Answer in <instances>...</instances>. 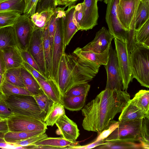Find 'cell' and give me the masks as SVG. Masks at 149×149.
<instances>
[{
    "label": "cell",
    "mask_w": 149,
    "mask_h": 149,
    "mask_svg": "<svg viewBox=\"0 0 149 149\" xmlns=\"http://www.w3.org/2000/svg\"><path fill=\"white\" fill-rule=\"evenodd\" d=\"M130 99L127 91L105 88L81 109L83 129L98 135L109 127L111 120Z\"/></svg>",
    "instance_id": "6da1fadb"
},
{
    "label": "cell",
    "mask_w": 149,
    "mask_h": 149,
    "mask_svg": "<svg viewBox=\"0 0 149 149\" xmlns=\"http://www.w3.org/2000/svg\"><path fill=\"white\" fill-rule=\"evenodd\" d=\"M100 66L80 59L73 53H65L59 65L57 83L62 98L74 86L91 81L98 73Z\"/></svg>",
    "instance_id": "7a4b0ae2"
},
{
    "label": "cell",
    "mask_w": 149,
    "mask_h": 149,
    "mask_svg": "<svg viewBox=\"0 0 149 149\" xmlns=\"http://www.w3.org/2000/svg\"><path fill=\"white\" fill-rule=\"evenodd\" d=\"M1 98L13 115L32 117L44 121L45 115L41 111L32 95L14 94Z\"/></svg>",
    "instance_id": "3957f363"
},
{
    "label": "cell",
    "mask_w": 149,
    "mask_h": 149,
    "mask_svg": "<svg viewBox=\"0 0 149 149\" xmlns=\"http://www.w3.org/2000/svg\"><path fill=\"white\" fill-rule=\"evenodd\" d=\"M133 79L144 87L149 88V48L134 44L130 53Z\"/></svg>",
    "instance_id": "277c9868"
},
{
    "label": "cell",
    "mask_w": 149,
    "mask_h": 149,
    "mask_svg": "<svg viewBox=\"0 0 149 149\" xmlns=\"http://www.w3.org/2000/svg\"><path fill=\"white\" fill-rule=\"evenodd\" d=\"M143 120V119H138L119 121L118 127L104 141L108 142L122 140L140 143Z\"/></svg>",
    "instance_id": "5b68a950"
},
{
    "label": "cell",
    "mask_w": 149,
    "mask_h": 149,
    "mask_svg": "<svg viewBox=\"0 0 149 149\" xmlns=\"http://www.w3.org/2000/svg\"><path fill=\"white\" fill-rule=\"evenodd\" d=\"M114 39L123 91H127L133 79L127 42Z\"/></svg>",
    "instance_id": "8992f818"
},
{
    "label": "cell",
    "mask_w": 149,
    "mask_h": 149,
    "mask_svg": "<svg viewBox=\"0 0 149 149\" xmlns=\"http://www.w3.org/2000/svg\"><path fill=\"white\" fill-rule=\"evenodd\" d=\"M62 17L56 15V27L52 51L51 78L57 86L59 65L66 47L64 42Z\"/></svg>",
    "instance_id": "52a82bcc"
},
{
    "label": "cell",
    "mask_w": 149,
    "mask_h": 149,
    "mask_svg": "<svg viewBox=\"0 0 149 149\" xmlns=\"http://www.w3.org/2000/svg\"><path fill=\"white\" fill-rule=\"evenodd\" d=\"M13 27L17 48L20 51L27 50L35 27L30 17L21 15Z\"/></svg>",
    "instance_id": "ba28073f"
},
{
    "label": "cell",
    "mask_w": 149,
    "mask_h": 149,
    "mask_svg": "<svg viewBox=\"0 0 149 149\" xmlns=\"http://www.w3.org/2000/svg\"><path fill=\"white\" fill-rule=\"evenodd\" d=\"M7 120L8 131H46L47 129L43 120L35 118L13 115Z\"/></svg>",
    "instance_id": "9c48e42d"
},
{
    "label": "cell",
    "mask_w": 149,
    "mask_h": 149,
    "mask_svg": "<svg viewBox=\"0 0 149 149\" xmlns=\"http://www.w3.org/2000/svg\"><path fill=\"white\" fill-rule=\"evenodd\" d=\"M119 0H109L107 3L105 19L109 31L115 38L126 41L129 31L119 21L116 12V6Z\"/></svg>",
    "instance_id": "30bf717a"
},
{
    "label": "cell",
    "mask_w": 149,
    "mask_h": 149,
    "mask_svg": "<svg viewBox=\"0 0 149 149\" xmlns=\"http://www.w3.org/2000/svg\"><path fill=\"white\" fill-rule=\"evenodd\" d=\"M104 66L107 74L105 88L123 91L116 51L113 48L111 44L107 63Z\"/></svg>",
    "instance_id": "8fae6325"
},
{
    "label": "cell",
    "mask_w": 149,
    "mask_h": 149,
    "mask_svg": "<svg viewBox=\"0 0 149 149\" xmlns=\"http://www.w3.org/2000/svg\"><path fill=\"white\" fill-rule=\"evenodd\" d=\"M43 35V29L35 26L27 50L37 63L42 75L46 78Z\"/></svg>",
    "instance_id": "7c38bea8"
},
{
    "label": "cell",
    "mask_w": 149,
    "mask_h": 149,
    "mask_svg": "<svg viewBox=\"0 0 149 149\" xmlns=\"http://www.w3.org/2000/svg\"><path fill=\"white\" fill-rule=\"evenodd\" d=\"M139 0H119L116 12L120 22L126 29L135 30V16Z\"/></svg>",
    "instance_id": "4fadbf2b"
},
{
    "label": "cell",
    "mask_w": 149,
    "mask_h": 149,
    "mask_svg": "<svg viewBox=\"0 0 149 149\" xmlns=\"http://www.w3.org/2000/svg\"><path fill=\"white\" fill-rule=\"evenodd\" d=\"M114 38L109 31L105 27H102L97 32L94 39L81 49L83 51L102 53L110 47Z\"/></svg>",
    "instance_id": "5bb4252c"
},
{
    "label": "cell",
    "mask_w": 149,
    "mask_h": 149,
    "mask_svg": "<svg viewBox=\"0 0 149 149\" xmlns=\"http://www.w3.org/2000/svg\"><path fill=\"white\" fill-rule=\"evenodd\" d=\"M97 0H84L80 30L92 29L97 24L99 17Z\"/></svg>",
    "instance_id": "9a60e30c"
},
{
    "label": "cell",
    "mask_w": 149,
    "mask_h": 149,
    "mask_svg": "<svg viewBox=\"0 0 149 149\" xmlns=\"http://www.w3.org/2000/svg\"><path fill=\"white\" fill-rule=\"evenodd\" d=\"M55 124L62 137L68 140L75 142L80 135L77 125L65 114L61 116Z\"/></svg>",
    "instance_id": "2e32d148"
},
{
    "label": "cell",
    "mask_w": 149,
    "mask_h": 149,
    "mask_svg": "<svg viewBox=\"0 0 149 149\" xmlns=\"http://www.w3.org/2000/svg\"><path fill=\"white\" fill-rule=\"evenodd\" d=\"M75 5L68 6L62 17L64 44L68 45L75 33L79 31L74 20V15Z\"/></svg>",
    "instance_id": "e0dca14e"
},
{
    "label": "cell",
    "mask_w": 149,
    "mask_h": 149,
    "mask_svg": "<svg viewBox=\"0 0 149 149\" xmlns=\"http://www.w3.org/2000/svg\"><path fill=\"white\" fill-rule=\"evenodd\" d=\"M130 100L121 111L118 118V121L124 122L144 118L149 119V113L137 107Z\"/></svg>",
    "instance_id": "ac0fdd59"
},
{
    "label": "cell",
    "mask_w": 149,
    "mask_h": 149,
    "mask_svg": "<svg viewBox=\"0 0 149 149\" xmlns=\"http://www.w3.org/2000/svg\"><path fill=\"white\" fill-rule=\"evenodd\" d=\"M75 142L66 139L63 137H47L32 144L35 149H67L76 145Z\"/></svg>",
    "instance_id": "d6986e66"
},
{
    "label": "cell",
    "mask_w": 149,
    "mask_h": 149,
    "mask_svg": "<svg viewBox=\"0 0 149 149\" xmlns=\"http://www.w3.org/2000/svg\"><path fill=\"white\" fill-rule=\"evenodd\" d=\"M109 49L110 47L103 52L97 53L83 51L81 48L78 47L72 53L80 58L86 60L100 65H104L107 64L108 60Z\"/></svg>",
    "instance_id": "ffe728a7"
},
{
    "label": "cell",
    "mask_w": 149,
    "mask_h": 149,
    "mask_svg": "<svg viewBox=\"0 0 149 149\" xmlns=\"http://www.w3.org/2000/svg\"><path fill=\"white\" fill-rule=\"evenodd\" d=\"M43 93L53 102L62 104V98L58 87L52 79H36Z\"/></svg>",
    "instance_id": "44dd1931"
},
{
    "label": "cell",
    "mask_w": 149,
    "mask_h": 149,
    "mask_svg": "<svg viewBox=\"0 0 149 149\" xmlns=\"http://www.w3.org/2000/svg\"><path fill=\"white\" fill-rule=\"evenodd\" d=\"M2 50L6 70L23 67L24 61L21 56L20 51L17 47H11Z\"/></svg>",
    "instance_id": "7402d4cb"
},
{
    "label": "cell",
    "mask_w": 149,
    "mask_h": 149,
    "mask_svg": "<svg viewBox=\"0 0 149 149\" xmlns=\"http://www.w3.org/2000/svg\"><path fill=\"white\" fill-rule=\"evenodd\" d=\"M63 105L61 103L54 102L49 106L44 119L47 126L52 127L57 120L65 114Z\"/></svg>",
    "instance_id": "603a6c76"
},
{
    "label": "cell",
    "mask_w": 149,
    "mask_h": 149,
    "mask_svg": "<svg viewBox=\"0 0 149 149\" xmlns=\"http://www.w3.org/2000/svg\"><path fill=\"white\" fill-rule=\"evenodd\" d=\"M43 45L46 72V78L49 79H52V51L48 34V25L43 29Z\"/></svg>",
    "instance_id": "cb8c5ba5"
},
{
    "label": "cell",
    "mask_w": 149,
    "mask_h": 149,
    "mask_svg": "<svg viewBox=\"0 0 149 149\" xmlns=\"http://www.w3.org/2000/svg\"><path fill=\"white\" fill-rule=\"evenodd\" d=\"M11 47H17L15 31L13 26L0 29V49L3 50Z\"/></svg>",
    "instance_id": "d4e9b609"
},
{
    "label": "cell",
    "mask_w": 149,
    "mask_h": 149,
    "mask_svg": "<svg viewBox=\"0 0 149 149\" xmlns=\"http://www.w3.org/2000/svg\"><path fill=\"white\" fill-rule=\"evenodd\" d=\"M149 19V0H139L135 16V30Z\"/></svg>",
    "instance_id": "484cf974"
},
{
    "label": "cell",
    "mask_w": 149,
    "mask_h": 149,
    "mask_svg": "<svg viewBox=\"0 0 149 149\" xmlns=\"http://www.w3.org/2000/svg\"><path fill=\"white\" fill-rule=\"evenodd\" d=\"M87 95L73 96L64 95L62 98V104L65 108L70 111H79L84 107Z\"/></svg>",
    "instance_id": "4316f807"
},
{
    "label": "cell",
    "mask_w": 149,
    "mask_h": 149,
    "mask_svg": "<svg viewBox=\"0 0 149 149\" xmlns=\"http://www.w3.org/2000/svg\"><path fill=\"white\" fill-rule=\"evenodd\" d=\"M54 13L55 9H48L39 12H35L30 17L35 26L43 29L48 25Z\"/></svg>",
    "instance_id": "83f0119b"
},
{
    "label": "cell",
    "mask_w": 149,
    "mask_h": 149,
    "mask_svg": "<svg viewBox=\"0 0 149 149\" xmlns=\"http://www.w3.org/2000/svg\"><path fill=\"white\" fill-rule=\"evenodd\" d=\"M25 88L32 95H36L42 90L36 78L23 67L20 68Z\"/></svg>",
    "instance_id": "f1b7e54d"
},
{
    "label": "cell",
    "mask_w": 149,
    "mask_h": 149,
    "mask_svg": "<svg viewBox=\"0 0 149 149\" xmlns=\"http://www.w3.org/2000/svg\"><path fill=\"white\" fill-rule=\"evenodd\" d=\"M46 132L45 131H35L14 132L8 131L4 135V139L5 142L13 143L22 141L31 136Z\"/></svg>",
    "instance_id": "f546056e"
},
{
    "label": "cell",
    "mask_w": 149,
    "mask_h": 149,
    "mask_svg": "<svg viewBox=\"0 0 149 149\" xmlns=\"http://www.w3.org/2000/svg\"><path fill=\"white\" fill-rule=\"evenodd\" d=\"M97 147V148L100 149H143L139 143L122 140L108 141L107 143Z\"/></svg>",
    "instance_id": "4dcf8cb0"
},
{
    "label": "cell",
    "mask_w": 149,
    "mask_h": 149,
    "mask_svg": "<svg viewBox=\"0 0 149 149\" xmlns=\"http://www.w3.org/2000/svg\"><path fill=\"white\" fill-rule=\"evenodd\" d=\"M136 44L149 48V19L138 30L134 31Z\"/></svg>",
    "instance_id": "1f68e13d"
},
{
    "label": "cell",
    "mask_w": 149,
    "mask_h": 149,
    "mask_svg": "<svg viewBox=\"0 0 149 149\" xmlns=\"http://www.w3.org/2000/svg\"><path fill=\"white\" fill-rule=\"evenodd\" d=\"M4 75V80L16 86L25 88L20 68L8 69L6 71Z\"/></svg>",
    "instance_id": "d6a6232c"
},
{
    "label": "cell",
    "mask_w": 149,
    "mask_h": 149,
    "mask_svg": "<svg viewBox=\"0 0 149 149\" xmlns=\"http://www.w3.org/2000/svg\"><path fill=\"white\" fill-rule=\"evenodd\" d=\"M131 101L137 107L149 113V91L141 90L137 93Z\"/></svg>",
    "instance_id": "836d02e7"
},
{
    "label": "cell",
    "mask_w": 149,
    "mask_h": 149,
    "mask_svg": "<svg viewBox=\"0 0 149 149\" xmlns=\"http://www.w3.org/2000/svg\"><path fill=\"white\" fill-rule=\"evenodd\" d=\"M25 0H8L0 3V12L14 11L23 13Z\"/></svg>",
    "instance_id": "e575fe53"
},
{
    "label": "cell",
    "mask_w": 149,
    "mask_h": 149,
    "mask_svg": "<svg viewBox=\"0 0 149 149\" xmlns=\"http://www.w3.org/2000/svg\"><path fill=\"white\" fill-rule=\"evenodd\" d=\"M0 91L2 94L1 97L14 94L32 95L25 88L13 85L5 80L0 86Z\"/></svg>",
    "instance_id": "d590c367"
},
{
    "label": "cell",
    "mask_w": 149,
    "mask_h": 149,
    "mask_svg": "<svg viewBox=\"0 0 149 149\" xmlns=\"http://www.w3.org/2000/svg\"><path fill=\"white\" fill-rule=\"evenodd\" d=\"M21 15L14 11L0 12V29L13 26Z\"/></svg>",
    "instance_id": "8d00e7d4"
},
{
    "label": "cell",
    "mask_w": 149,
    "mask_h": 149,
    "mask_svg": "<svg viewBox=\"0 0 149 149\" xmlns=\"http://www.w3.org/2000/svg\"><path fill=\"white\" fill-rule=\"evenodd\" d=\"M32 96L41 112L45 115L49 106L54 102L48 98L42 91L38 94Z\"/></svg>",
    "instance_id": "74e56055"
},
{
    "label": "cell",
    "mask_w": 149,
    "mask_h": 149,
    "mask_svg": "<svg viewBox=\"0 0 149 149\" xmlns=\"http://www.w3.org/2000/svg\"><path fill=\"white\" fill-rule=\"evenodd\" d=\"M90 87L88 83L78 84L71 88L64 95L73 96L88 94Z\"/></svg>",
    "instance_id": "f35d334b"
},
{
    "label": "cell",
    "mask_w": 149,
    "mask_h": 149,
    "mask_svg": "<svg viewBox=\"0 0 149 149\" xmlns=\"http://www.w3.org/2000/svg\"><path fill=\"white\" fill-rule=\"evenodd\" d=\"M149 119H143L140 141L143 149H149Z\"/></svg>",
    "instance_id": "ab89813d"
},
{
    "label": "cell",
    "mask_w": 149,
    "mask_h": 149,
    "mask_svg": "<svg viewBox=\"0 0 149 149\" xmlns=\"http://www.w3.org/2000/svg\"><path fill=\"white\" fill-rule=\"evenodd\" d=\"M48 137L47 135L45 133L36 135L25 139L10 144L14 147L13 149H14L15 147L17 146H26L32 144L35 142Z\"/></svg>",
    "instance_id": "60d3db41"
},
{
    "label": "cell",
    "mask_w": 149,
    "mask_h": 149,
    "mask_svg": "<svg viewBox=\"0 0 149 149\" xmlns=\"http://www.w3.org/2000/svg\"><path fill=\"white\" fill-rule=\"evenodd\" d=\"M118 121H111L109 127L98 135V136L94 141L104 140L118 127Z\"/></svg>",
    "instance_id": "b9f144b4"
},
{
    "label": "cell",
    "mask_w": 149,
    "mask_h": 149,
    "mask_svg": "<svg viewBox=\"0 0 149 149\" xmlns=\"http://www.w3.org/2000/svg\"><path fill=\"white\" fill-rule=\"evenodd\" d=\"M56 15L55 12L54 14L52 17L48 24V34L52 51L56 27Z\"/></svg>",
    "instance_id": "7bdbcfd3"
},
{
    "label": "cell",
    "mask_w": 149,
    "mask_h": 149,
    "mask_svg": "<svg viewBox=\"0 0 149 149\" xmlns=\"http://www.w3.org/2000/svg\"><path fill=\"white\" fill-rule=\"evenodd\" d=\"M21 55L24 62H26L42 74L37 63L28 50L20 51Z\"/></svg>",
    "instance_id": "ee69618b"
},
{
    "label": "cell",
    "mask_w": 149,
    "mask_h": 149,
    "mask_svg": "<svg viewBox=\"0 0 149 149\" xmlns=\"http://www.w3.org/2000/svg\"><path fill=\"white\" fill-rule=\"evenodd\" d=\"M83 8V2L79 3L75 5V7L74 15V20L79 30H80V27L82 18Z\"/></svg>",
    "instance_id": "f6af8a7d"
},
{
    "label": "cell",
    "mask_w": 149,
    "mask_h": 149,
    "mask_svg": "<svg viewBox=\"0 0 149 149\" xmlns=\"http://www.w3.org/2000/svg\"><path fill=\"white\" fill-rule=\"evenodd\" d=\"M38 0H26L23 13L30 17L36 12Z\"/></svg>",
    "instance_id": "bcb514c9"
},
{
    "label": "cell",
    "mask_w": 149,
    "mask_h": 149,
    "mask_svg": "<svg viewBox=\"0 0 149 149\" xmlns=\"http://www.w3.org/2000/svg\"><path fill=\"white\" fill-rule=\"evenodd\" d=\"M13 114L10 109L2 99L0 100V118L7 120Z\"/></svg>",
    "instance_id": "7dc6e473"
},
{
    "label": "cell",
    "mask_w": 149,
    "mask_h": 149,
    "mask_svg": "<svg viewBox=\"0 0 149 149\" xmlns=\"http://www.w3.org/2000/svg\"><path fill=\"white\" fill-rule=\"evenodd\" d=\"M107 142H104V140L98 141H93L88 144L83 145H74L68 148V149H88L97 147L100 145L105 144Z\"/></svg>",
    "instance_id": "c3c4849f"
},
{
    "label": "cell",
    "mask_w": 149,
    "mask_h": 149,
    "mask_svg": "<svg viewBox=\"0 0 149 149\" xmlns=\"http://www.w3.org/2000/svg\"><path fill=\"white\" fill-rule=\"evenodd\" d=\"M23 67L31 74L36 79L39 78L44 80L47 79L35 69L26 63L24 62Z\"/></svg>",
    "instance_id": "681fc988"
},
{
    "label": "cell",
    "mask_w": 149,
    "mask_h": 149,
    "mask_svg": "<svg viewBox=\"0 0 149 149\" xmlns=\"http://www.w3.org/2000/svg\"><path fill=\"white\" fill-rule=\"evenodd\" d=\"M6 70V63L3 52L0 49V73L4 74Z\"/></svg>",
    "instance_id": "f907efd6"
},
{
    "label": "cell",
    "mask_w": 149,
    "mask_h": 149,
    "mask_svg": "<svg viewBox=\"0 0 149 149\" xmlns=\"http://www.w3.org/2000/svg\"><path fill=\"white\" fill-rule=\"evenodd\" d=\"M78 0H59L56 4V6L58 5L64 6L66 7L74 4V3Z\"/></svg>",
    "instance_id": "816d5d0a"
},
{
    "label": "cell",
    "mask_w": 149,
    "mask_h": 149,
    "mask_svg": "<svg viewBox=\"0 0 149 149\" xmlns=\"http://www.w3.org/2000/svg\"><path fill=\"white\" fill-rule=\"evenodd\" d=\"M8 131L7 120L0 121V132L5 133Z\"/></svg>",
    "instance_id": "f5cc1de1"
},
{
    "label": "cell",
    "mask_w": 149,
    "mask_h": 149,
    "mask_svg": "<svg viewBox=\"0 0 149 149\" xmlns=\"http://www.w3.org/2000/svg\"><path fill=\"white\" fill-rule=\"evenodd\" d=\"M5 133L3 132H0V142H5L4 139V135Z\"/></svg>",
    "instance_id": "db71d44e"
},
{
    "label": "cell",
    "mask_w": 149,
    "mask_h": 149,
    "mask_svg": "<svg viewBox=\"0 0 149 149\" xmlns=\"http://www.w3.org/2000/svg\"><path fill=\"white\" fill-rule=\"evenodd\" d=\"M4 80V74L0 73V86L3 83Z\"/></svg>",
    "instance_id": "11a10c76"
},
{
    "label": "cell",
    "mask_w": 149,
    "mask_h": 149,
    "mask_svg": "<svg viewBox=\"0 0 149 149\" xmlns=\"http://www.w3.org/2000/svg\"><path fill=\"white\" fill-rule=\"evenodd\" d=\"M109 0H104V2L106 4H107Z\"/></svg>",
    "instance_id": "9f6ffc18"
},
{
    "label": "cell",
    "mask_w": 149,
    "mask_h": 149,
    "mask_svg": "<svg viewBox=\"0 0 149 149\" xmlns=\"http://www.w3.org/2000/svg\"><path fill=\"white\" fill-rule=\"evenodd\" d=\"M8 0H0V3Z\"/></svg>",
    "instance_id": "6f0895ef"
},
{
    "label": "cell",
    "mask_w": 149,
    "mask_h": 149,
    "mask_svg": "<svg viewBox=\"0 0 149 149\" xmlns=\"http://www.w3.org/2000/svg\"><path fill=\"white\" fill-rule=\"evenodd\" d=\"M59 0H55V5H56V4H57V2Z\"/></svg>",
    "instance_id": "680465c9"
},
{
    "label": "cell",
    "mask_w": 149,
    "mask_h": 149,
    "mask_svg": "<svg viewBox=\"0 0 149 149\" xmlns=\"http://www.w3.org/2000/svg\"><path fill=\"white\" fill-rule=\"evenodd\" d=\"M3 120H3V119H2V118H0V121H2Z\"/></svg>",
    "instance_id": "91938a15"
},
{
    "label": "cell",
    "mask_w": 149,
    "mask_h": 149,
    "mask_svg": "<svg viewBox=\"0 0 149 149\" xmlns=\"http://www.w3.org/2000/svg\"><path fill=\"white\" fill-rule=\"evenodd\" d=\"M1 96H2V94H1V91H0V96L1 97Z\"/></svg>",
    "instance_id": "94428289"
},
{
    "label": "cell",
    "mask_w": 149,
    "mask_h": 149,
    "mask_svg": "<svg viewBox=\"0 0 149 149\" xmlns=\"http://www.w3.org/2000/svg\"><path fill=\"white\" fill-rule=\"evenodd\" d=\"M103 0H97V1H103Z\"/></svg>",
    "instance_id": "6125c7cd"
},
{
    "label": "cell",
    "mask_w": 149,
    "mask_h": 149,
    "mask_svg": "<svg viewBox=\"0 0 149 149\" xmlns=\"http://www.w3.org/2000/svg\"><path fill=\"white\" fill-rule=\"evenodd\" d=\"M1 97L0 96V100H1Z\"/></svg>",
    "instance_id": "be15d7a7"
},
{
    "label": "cell",
    "mask_w": 149,
    "mask_h": 149,
    "mask_svg": "<svg viewBox=\"0 0 149 149\" xmlns=\"http://www.w3.org/2000/svg\"></svg>",
    "instance_id": "e7e4bbea"
}]
</instances>
